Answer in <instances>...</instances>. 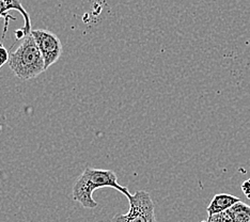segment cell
<instances>
[{
	"mask_svg": "<svg viewBox=\"0 0 250 222\" xmlns=\"http://www.w3.org/2000/svg\"><path fill=\"white\" fill-rule=\"evenodd\" d=\"M113 188L124 195L127 199L133 195L127 187L118 183V176L112 170L95 169L87 167L79 176L73 187V200L81 203L84 208L98 207V202L93 199V192L100 188Z\"/></svg>",
	"mask_w": 250,
	"mask_h": 222,
	"instance_id": "cell-1",
	"label": "cell"
},
{
	"mask_svg": "<svg viewBox=\"0 0 250 222\" xmlns=\"http://www.w3.org/2000/svg\"><path fill=\"white\" fill-rule=\"evenodd\" d=\"M9 66L21 81L36 78L45 71L44 60L35 39L28 34L12 53H10Z\"/></svg>",
	"mask_w": 250,
	"mask_h": 222,
	"instance_id": "cell-2",
	"label": "cell"
},
{
	"mask_svg": "<svg viewBox=\"0 0 250 222\" xmlns=\"http://www.w3.org/2000/svg\"><path fill=\"white\" fill-rule=\"evenodd\" d=\"M129 210L127 214H116L110 222H156L154 203L145 190H138L127 199Z\"/></svg>",
	"mask_w": 250,
	"mask_h": 222,
	"instance_id": "cell-3",
	"label": "cell"
},
{
	"mask_svg": "<svg viewBox=\"0 0 250 222\" xmlns=\"http://www.w3.org/2000/svg\"><path fill=\"white\" fill-rule=\"evenodd\" d=\"M31 36L35 39L38 47L41 51L44 60L45 71L55 64L62 55V43L60 39L52 31L46 29H36L31 31Z\"/></svg>",
	"mask_w": 250,
	"mask_h": 222,
	"instance_id": "cell-4",
	"label": "cell"
},
{
	"mask_svg": "<svg viewBox=\"0 0 250 222\" xmlns=\"http://www.w3.org/2000/svg\"><path fill=\"white\" fill-rule=\"evenodd\" d=\"M11 10H15V11H19L21 13V15L22 16V19H24L25 21V25H24V33L25 36H28V34H30L32 29H31V20H30V15L29 13L27 12L26 9L24 8V5L21 4V0H0V19L1 17H4L5 19V26H4V30H3V36L5 32H7V28L9 25V20H12L11 19L12 16L8 15V12Z\"/></svg>",
	"mask_w": 250,
	"mask_h": 222,
	"instance_id": "cell-5",
	"label": "cell"
},
{
	"mask_svg": "<svg viewBox=\"0 0 250 222\" xmlns=\"http://www.w3.org/2000/svg\"><path fill=\"white\" fill-rule=\"evenodd\" d=\"M238 202H241V200L235 196L229 195V193H218L212 199L211 203L207 208V212L208 216L221 214L230 209L233 205H235Z\"/></svg>",
	"mask_w": 250,
	"mask_h": 222,
	"instance_id": "cell-6",
	"label": "cell"
},
{
	"mask_svg": "<svg viewBox=\"0 0 250 222\" xmlns=\"http://www.w3.org/2000/svg\"><path fill=\"white\" fill-rule=\"evenodd\" d=\"M221 214L225 222H250V205L241 201Z\"/></svg>",
	"mask_w": 250,
	"mask_h": 222,
	"instance_id": "cell-7",
	"label": "cell"
},
{
	"mask_svg": "<svg viewBox=\"0 0 250 222\" xmlns=\"http://www.w3.org/2000/svg\"><path fill=\"white\" fill-rule=\"evenodd\" d=\"M10 53L3 45L0 43V68H1L5 63H9Z\"/></svg>",
	"mask_w": 250,
	"mask_h": 222,
	"instance_id": "cell-8",
	"label": "cell"
},
{
	"mask_svg": "<svg viewBox=\"0 0 250 222\" xmlns=\"http://www.w3.org/2000/svg\"><path fill=\"white\" fill-rule=\"evenodd\" d=\"M242 190L244 192V195H245L248 199H250V179L245 181L242 184Z\"/></svg>",
	"mask_w": 250,
	"mask_h": 222,
	"instance_id": "cell-9",
	"label": "cell"
},
{
	"mask_svg": "<svg viewBox=\"0 0 250 222\" xmlns=\"http://www.w3.org/2000/svg\"><path fill=\"white\" fill-rule=\"evenodd\" d=\"M208 222H225L223 214H217V215H213V216H208Z\"/></svg>",
	"mask_w": 250,
	"mask_h": 222,
	"instance_id": "cell-10",
	"label": "cell"
},
{
	"mask_svg": "<svg viewBox=\"0 0 250 222\" xmlns=\"http://www.w3.org/2000/svg\"><path fill=\"white\" fill-rule=\"evenodd\" d=\"M200 222H208V221H200Z\"/></svg>",
	"mask_w": 250,
	"mask_h": 222,
	"instance_id": "cell-11",
	"label": "cell"
}]
</instances>
